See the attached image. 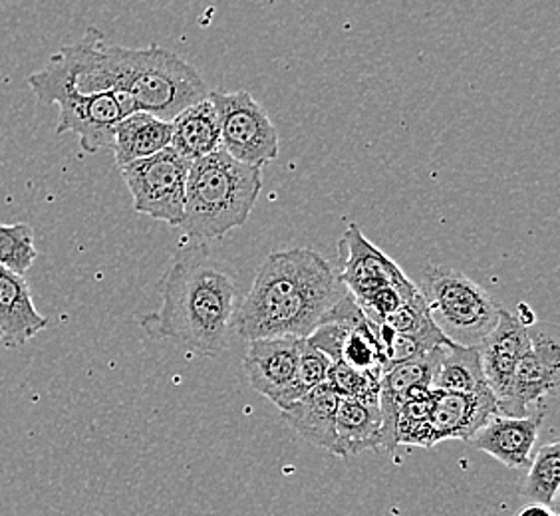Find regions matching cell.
Segmentation results:
<instances>
[{"instance_id": "6da1fadb", "label": "cell", "mask_w": 560, "mask_h": 516, "mask_svg": "<svg viewBox=\"0 0 560 516\" xmlns=\"http://www.w3.org/2000/svg\"><path fill=\"white\" fill-rule=\"evenodd\" d=\"M346 292L335 265L320 253H270L237 306L235 332L245 340L308 338Z\"/></svg>"}, {"instance_id": "7a4b0ae2", "label": "cell", "mask_w": 560, "mask_h": 516, "mask_svg": "<svg viewBox=\"0 0 560 516\" xmlns=\"http://www.w3.org/2000/svg\"><path fill=\"white\" fill-rule=\"evenodd\" d=\"M162 306L141 328L158 340L184 345L191 354H221L231 344L237 314V284L207 245L177 253L160 282Z\"/></svg>"}, {"instance_id": "3957f363", "label": "cell", "mask_w": 560, "mask_h": 516, "mask_svg": "<svg viewBox=\"0 0 560 516\" xmlns=\"http://www.w3.org/2000/svg\"><path fill=\"white\" fill-rule=\"evenodd\" d=\"M262 189V169L238 162L223 148L189 165L182 228L199 241L225 237L245 225Z\"/></svg>"}, {"instance_id": "277c9868", "label": "cell", "mask_w": 560, "mask_h": 516, "mask_svg": "<svg viewBox=\"0 0 560 516\" xmlns=\"http://www.w3.org/2000/svg\"><path fill=\"white\" fill-rule=\"evenodd\" d=\"M106 87L124 92L138 112L172 121L185 108L209 96L203 75L162 46H106Z\"/></svg>"}, {"instance_id": "5b68a950", "label": "cell", "mask_w": 560, "mask_h": 516, "mask_svg": "<svg viewBox=\"0 0 560 516\" xmlns=\"http://www.w3.org/2000/svg\"><path fill=\"white\" fill-rule=\"evenodd\" d=\"M443 336L462 345H479L495 328L501 306L477 282L450 267H430L418 286Z\"/></svg>"}, {"instance_id": "8992f818", "label": "cell", "mask_w": 560, "mask_h": 516, "mask_svg": "<svg viewBox=\"0 0 560 516\" xmlns=\"http://www.w3.org/2000/svg\"><path fill=\"white\" fill-rule=\"evenodd\" d=\"M189 165V160L167 145L150 157L119 167L130 189L136 213L167 225H182Z\"/></svg>"}, {"instance_id": "52a82bcc", "label": "cell", "mask_w": 560, "mask_h": 516, "mask_svg": "<svg viewBox=\"0 0 560 516\" xmlns=\"http://www.w3.org/2000/svg\"><path fill=\"white\" fill-rule=\"evenodd\" d=\"M221 129V148L238 162L265 167L279 157V131L269 114L245 90H209Z\"/></svg>"}, {"instance_id": "ba28073f", "label": "cell", "mask_w": 560, "mask_h": 516, "mask_svg": "<svg viewBox=\"0 0 560 516\" xmlns=\"http://www.w3.org/2000/svg\"><path fill=\"white\" fill-rule=\"evenodd\" d=\"M104 34L88 28L80 43L62 46L40 72L28 75V86L44 104L80 94H96L106 90V55Z\"/></svg>"}, {"instance_id": "9c48e42d", "label": "cell", "mask_w": 560, "mask_h": 516, "mask_svg": "<svg viewBox=\"0 0 560 516\" xmlns=\"http://www.w3.org/2000/svg\"><path fill=\"white\" fill-rule=\"evenodd\" d=\"M306 340L338 364L376 374H384L388 366L377 340L376 324L368 320L350 292H346L345 298L326 314Z\"/></svg>"}, {"instance_id": "30bf717a", "label": "cell", "mask_w": 560, "mask_h": 516, "mask_svg": "<svg viewBox=\"0 0 560 516\" xmlns=\"http://www.w3.org/2000/svg\"><path fill=\"white\" fill-rule=\"evenodd\" d=\"M530 345L515 366L505 399L499 403L503 415H528V409L545 403L557 394L560 382L559 336L549 326H528Z\"/></svg>"}, {"instance_id": "8fae6325", "label": "cell", "mask_w": 560, "mask_h": 516, "mask_svg": "<svg viewBox=\"0 0 560 516\" xmlns=\"http://www.w3.org/2000/svg\"><path fill=\"white\" fill-rule=\"evenodd\" d=\"M58 124L56 133H75L80 148L86 153L112 148L114 129L121 119L138 112L133 99L124 92L80 94L56 102Z\"/></svg>"}, {"instance_id": "7c38bea8", "label": "cell", "mask_w": 560, "mask_h": 516, "mask_svg": "<svg viewBox=\"0 0 560 516\" xmlns=\"http://www.w3.org/2000/svg\"><path fill=\"white\" fill-rule=\"evenodd\" d=\"M338 248L342 255V270H338V274L346 291L350 292L355 301L364 298L366 294L382 286L411 282L406 272L399 269L386 253H382L374 243H370V238L355 223L348 225Z\"/></svg>"}, {"instance_id": "4fadbf2b", "label": "cell", "mask_w": 560, "mask_h": 516, "mask_svg": "<svg viewBox=\"0 0 560 516\" xmlns=\"http://www.w3.org/2000/svg\"><path fill=\"white\" fill-rule=\"evenodd\" d=\"M499 413V401L493 391L477 394H457L433 389V409H431V430L433 442H471L477 431Z\"/></svg>"}, {"instance_id": "5bb4252c", "label": "cell", "mask_w": 560, "mask_h": 516, "mask_svg": "<svg viewBox=\"0 0 560 516\" xmlns=\"http://www.w3.org/2000/svg\"><path fill=\"white\" fill-rule=\"evenodd\" d=\"M542 411L528 415H503L495 413L481 430L471 437L479 452L491 455L511 469L527 467L533 449L539 439Z\"/></svg>"}, {"instance_id": "9a60e30c", "label": "cell", "mask_w": 560, "mask_h": 516, "mask_svg": "<svg viewBox=\"0 0 560 516\" xmlns=\"http://www.w3.org/2000/svg\"><path fill=\"white\" fill-rule=\"evenodd\" d=\"M528 345L530 338L527 324L518 316H513L506 313L505 308H501L495 328L479 344L487 386L493 391L499 403L505 399L515 366L521 355L527 352Z\"/></svg>"}, {"instance_id": "2e32d148", "label": "cell", "mask_w": 560, "mask_h": 516, "mask_svg": "<svg viewBox=\"0 0 560 516\" xmlns=\"http://www.w3.org/2000/svg\"><path fill=\"white\" fill-rule=\"evenodd\" d=\"M302 338H257L248 340L243 370L248 384L272 399L280 389L291 384L299 364V348Z\"/></svg>"}, {"instance_id": "e0dca14e", "label": "cell", "mask_w": 560, "mask_h": 516, "mask_svg": "<svg viewBox=\"0 0 560 516\" xmlns=\"http://www.w3.org/2000/svg\"><path fill=\"white\" fill-rule=\"evenodd\" d=\"M46 326L48 318L36 310L28 282L22 274L0 267V345L19 350Z\"/></svg>"}, {"instance_id": "ac0fdd59", "label": "cell", "mask_w": 560, "mask_h": 516, "mask_svg": "<svg viewBox=\"0 0 560 516\" xmlns=\"http://www.w3.org/2000/svg\"><path fill=\"white\" fill-rule=\"evenodd\" d=\"M340 394L326 379L304 398L282 409V420L306 442L336 455V408Z\"/></svg>"}, {"instance_id": "d6986e66", "label": "cell", "mask_w": 560, "mask_h": 516, "mask_svg": "<svg viewBox=\"0 0 560 516\" xmlns=\"http://www.w3.org/2000/svg\"><path fill=\"white\" fill-rule=\"evenodd\" d=\"M382 447L380 401L340 396L336 408V455L352 457Z\"/></svg>"}, {"instance_id": "ffe728a7", "label": "cell", "mask_w": 560, "mask_h": 516, "mask_svg": "<svg viewBox=\"0 0 560 516\" xmlns=\"http://www.w3.org/2000/svg\"><path fill=\"white\" fill-rule=\"evenodd\" d=\"M172 121L155 118L148 112H133L114 129L112 150L118 167L150 157L172 143Z\"/></svg>"}, {"instance_id": "44dd1931", "label": "cell", "mask_w": 560, "mask_h": 516, "mask_svg": "<svg viewBox=\"0 0 560 516\" xmlns=\"http://www.w3.org/2000/svg\"><path fill=\"white\" fill-rule=\"evenodd\" d=\"M173 150L182 153L185 160L195 162L211 151L221 148V129L217 109L209 96L194 106L185 108L177 118L172 119Z\"/></svg>"}, {"instance_id": "7402d4cb", "label": "cell", "mask_w": 560, "mask_h": 516, "mask_svg": "<svg viewBox=\"0 0 560 516\" xmlns=\"http://www.w3.org/2000/svg\"><path fill=\"white\" fill-rule=\"evenodd\" d=\"M431 389L457 394L489 391L479 345H462L455 342L443 344L431 379Z\"/></svg>"}, {"instance_id": "603a6c76", "label": "cell", "mask_w": 560, "mask_h": 516, "mask_svg": "<svg viewBox=\"0 0 560 516\" xmlns=\"http://www.w3.org/2000/svg\"><path fill=\"white\" fill-rule=\"evenodd\" d=\"M431 409H433V389L421 387L413 389L408 399L399 406L396 421V445L413 447H433L431 430Z\"/></svg>"}, {"instance_id": "cb8c5ba5", "label": "cell", "mask_w": 560, "mask_h": 516, "mask_svg": "<svg viewBox=\"0 0 560 516\" xmlns=\"http://www.w3.org/2000/svg\"><path fill=\"white\" fill-rule=\"evenodd\" d=\"M330 366H332V360L320 352L318 348H314L306 338H302L301 348H299V364H296V372L292 376L291 384L284 389H280L279 394L270 401L280 411L289 408L294 401L304 398L313 387L320 386L323 382H326Z\"/></svg>"}, {"instance_id": "d4e9b609", "label": "cell", "mask_w": 560, "mask_h": 516, "mask_svg": "<svg viewBox=\"0 0 560 516\" xmlns=\"http://www.w3.org/2000/svg\"><path fill=\"white\" fill-rule=\"evenodd\" d=\"M525 483L521 486V495L527 496L530 503L557 506L560 489V445L557 442L540 447L535 457H530Z\"/></svg>"}, {"instance_id": "484cf974", "label": "cell", "mask_w": 560, "mask_h": 516, "mask_svg": "<svg viewBox=\"0 0 560 516\" xmlns=\"http://www.w3.org/2000/svg\"><path fill=\"white\" fill-rule=\"evenodd\" d=\"M382 324H386L394 332L418 336V338H423L431 344L443 345L450 342L443 336L442 330L433 322L430 306L423 298L420 289L413 296L404 302L396 313L389 314L388 318Z\"/></svg>"}, {"instance_id": "4316f807", "label": "cell", "mask_w": 560, "mask_h": 516, "mask_svg": "<svg viewBox=\"0 0 560 516\" xmlns=\"http://www.w3.org/2000/svg\"><path fill=\"white\" fill-rule=\"evenodd\" d=\"M36 258L38 250L34 247L33 226L26 223L0 225V267L24 277Z\"/></svg>"}, {"instance_id": "83f0119b", "label": "cell", "mask_w": 560, "mask_h": 516, "mask_svg": "<svg viewBox=\"0 0 560 516\" xmlns=\"http://www.w3.org/2000/svg\"><path fill=\"white\" fill-rule=\"evenodd\" d=\"M328 382L335 386L340 396L366 399V401H377L380 399L382 374H376V372L355 370V367L332 362L330 372H328Z\"/></svg>"}, {"instance_id": "f1b7e54d", "label": "cell", "mask_w": 560, "mask_h": 516, "mask_svg": "<svg viewBox=\"0 0 560 516\" xmlns=\"http://www.w3.org/2000/svg\"><path fill=\"white\" fill-rule=\"evenodd\" d=\"M418 292V284H389L366 294L364 298H358V306L366 314L372 324H382L389 314L396 313L404 302Z\"/></svg>"}, {"instance_id": "f546056e", "label": "cell", "mask_w": 560, "mask_h": 516, "mask_svg": "<svg viewBox=\"0 0 560 516\" xmlns=\"http://www.w3.org/2000/svg\"><path fill=\"white\" fill-rule=\"evenodd\" d=\"M517 516H557L552 506L540 505V503H527L518 511Z\"/></svg>"}]
</instances>
